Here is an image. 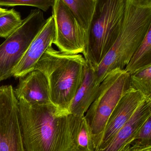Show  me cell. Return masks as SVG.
I'll list each match as a JSON object with an SVG mask.
<instances>
[{"instance_id":"cell-1","label":"cell","mask_w":151,"mask_h":151,"mask_svg":"<svg viewBox=\"0 0 151 151\" xmlns=\"http://www.w3.org/2000/svg\"><path fill=\"white\" fill-rule=\"evenodd\" d=\"M19 101V117L25 151H73L69 114L52 104L31 105Z\"/></svg>"},{"instance_id":"cell-2","label":"cell","mask_w":151,"mask_h":151,"mask_svg":"<svg viewBox=\"0 0 151 151\" xmlns=\"http://www.w3.org/2000/svg\"><path fill=\"white\" fill-rule=\"evenodd\" d=\"M86 61L81 54H70L49 47L35 64L48 83L51 104L60 114L68 115L71 103L81 85Z\"/></svg>"},{"instance_id":"cell-3","label":"cell","mask_w":151,"mask_h":151,"mask_svg":"<svg viewBox=\"0 0 151 151\" xmlns=\"http://www.w3.org/2000/svg\"><path fill=\"white\" fill-rule=\"evenodd\" d=\"M151 27V0H125L121 31L97 69L98 84L112 70L125 69Z\"/></svg>"},{"instance_id":"cell-4","label":"cell","mask_w":151,"mask_h":151,"mask_svg":"<svg viewBox=\"0 0 151 151\" xmlns=\"http://www.w3.org/2000/svg\"><path fill=\"white\" fill-rule=\"evenodd\" d=\"M125 0H95L87 43L82 55L97 69L122 28Z\"/></svg>"},{"instance_id":"cell-5","label":"cell","mask_w":151,"mask_h":151,"mask_svg":"<svg viewBox=\"0 0 151 151\" xmlns=\"http://www.w3.org/2000/svg\"><path fill=\"white\" fill-rule=\"evenodd\" d=\"M130 74L116 68L109 73L100 83L96 98L85 114L93 141L103 132L107 121L127 90L130 88Z\"/></svg>"},{"instance_id":"cell-6","label":"cell","mask_w":151,"mask_h":151,"mask_svg":"<svg viewBox=\"0 0 151 151\" xmlns=\"http://www.w3.org/2000/svg\"><path fill=\"white\" fill-rule=\"evenodd\" d=\"M46 21L42 11L32 10L21 25L0 45V82L13 76L15 67Z\"/></svg>"},{"instance_id":"cell-7","label":"cell","mask_w":151,"mask_h":151,"mask_svg":"<svg viewBox=\"0 0 151 151\" xmlns=\"http://www.w3.org/2000/svg\"><path fill=\"white\" fill-rule=\"evenodd\" d=\"M0 151H25L19 117V101L12 85L0 87Z\"/></svg>"},{"instance_id":"cell-8","label":"cell","mask_w":151,"mask_h":151,"mask_svg":"<svg viewBox=\"0 0 151 151\" xmlns=\"http://www.w3.org/2000/svg\"><path fill=\"white\" fill-rule=\"evenodd\" d=\"M52 8L55 26L53 44L61 52L83 55L87 47V38L74 16L61 0H55Z\"/></svg>"},{"instance_id":"cell-9","label":"cell","mask_w":151,"mask_h":151,"mask_svg":"<svg viewBox=\"0 0 151 151\" xmlns=\"http://www.w3.org/2000/svg\"><path fill=\"white\" fill-rule=\"evenodd\" d=\"M145 99L141 92L132 88L126 91L112 113L103 132L94 140L95 150L103 149L110 142Z\"/></svg>"},{"instance_id":"cell-10","label":"cell","mask_w":151,"mask_h":151,"mask_svg":"<svg viewBox=\"0 0 151 151\" xmlns=\"http://www.w3.org/2000/svg\"><path fill=\"white\" fill-rule=\"evenodd\" d=\"M55 37V26L52 16L46 19L42 28L33 40L13 71L16 78L24 76L34 70L35 64L47 49L52 46Z\"/></svg>"},{"instance_id":"cell-11","label":"cell","mask_w":151,"mask_h":151,"mask_svg":"<svg viewBox=\"0 0 151 151\" xmlns=\"http://www.w3.org/2000/svg\"><path fill=\"white\" fill-rule=\"evenodd\" d=\"M14 92L18 100L23 99L29 104H51L48 80L39 70H34L20 77Z\"/></svg>"},{"instance_id":"cell-12","label":"cell","mask_w":151,"mask_h":151,"mask_svg":"<svg viewBox=\"0 0 151 151\" xmlns=\"http://www.w3.org/2000/svg\"><path fill=\"white\" fill-rule=\"evenodd\" d=\"M151 116V100L145 99L129 120L116 133L111 141L103 149L95 151H121L134 141L135 137L142 125Z\"/></svg>"},{"instance_id":"cell-13","label":"cell","mask_w":151,"mask_h":151,"mask_svg":"<svg viewBox=\"0 0 151 151\" xmlns=\"http://www.w3.org/2000/svg\"><path fill=\"white\" fill-rule=\"evenodd\" d=\"M96 70L91 63L86 61L84 79L71 103L70 114L84 116L96 98L100 85L98 83Z\"/></svg>"},{"instance_id":"cell-14","label":"cell","mask_w":151,"mask_h":151,"mask_svg":"<svg viewBox=\"0 0 151 151\" xmlns=\"http://www.w3.org/2000/svg\"><path fill=\"white\" fill-rule=\"evenodd\" d=\"M69 119L73 151H95L93 135L85 116L69 114Z\"/></svg>"},{"instance_id":"cell-15","label":"cell","mask_w":151,"mask_h":151,"mask_svg":"<svg viewBox=\"0 0 151 151\" xmlns=\"http://www.w3.org/2000/svg\"><path fill=\"white\" fill-rule=\"evenodd\" d=\"M74 16L79 27L88 36L91 19L94 13L95 0H61Z\"/></svg>"},{"instance_id":"cell-16","label":"cell","mask_w":151,"mask_h":151,"mask_svg":"<svg viewBox=\"0 0 151 151\" xmlns=\"http://www.w3.org/2000/svg\"><path fill=\"white\" fill-rule=\"evenodd\" d=\"M151 65V27L124 70L129 74Z\"/></svg>"},{"instance_id":"cell-17","label":"cell","mask_w":151,"mask_h":151,"mask_svg":"<svg viewBox=\"0 0 151 151\" xmlns=\"http://www.w3.org/2000/svg\"><path fill=\"white\" fill-rule=\"evenodd\" d=\"M130 88L141 92L147 100H151V65L130 75Z\"/></svg>"},{"instance_id":"cell-18","label":"cell","mask_w":151,"mask_h":151,"mask_svg":"<svg viewBox=\"0 0 151 151\" xmlns=\"http://www.w3.org/2000/svg\"><path fill=\"white\" fill-rule=\"evenodd\" d=\"M22 21L20 13L14 9L0 16V37L6 39L21 25Z\"/></svg>"},{"instance_id":"cell-19","label":"cell","mask_w":151,"mask_h":151,"mask_svg":"<svg viewBox=\"0 0 151 151\" xmlns=\"http://www.w3.org/2000/svg\"><path fill=\"white\" fill-rule=\"evenodd\" d=\"M55 0H0V7L27 6L47 12L54 4Z\"/></svg>"},{"instance_id":"cell-20","label":"cell","mask_w":151,"mask_h":151,"mask_svg":"<svg viewBox=\"0 0 151 151\" xmlns=\"http://www.w3.org/2000/svg\"><path fill=\"white\" fill-rule=\"evenodd\" d=\"M151 142V116L149 117L139 129L134 140Z\"/></svg>"},{"instance_id":"cell-21","label":"cell","mask_w":151,"mask_h":151,"mask_svg":"<svg viewBox=\"0 0 151 151\" xmlns=\"http://www.w3.org/2000/svg\"><path fill=\"white\" fill-rule=\"evenodd\" d=\"M121 151H151V142L135 140Z\"/></svg>"},{"instance_id":"cell-22","label":"cell","mask_w":151,"mask_h":151,"mask_svg":"<svg viewBox=\"0 0 151 151\" xmlns=\"http://www.w3.org/2000/svg\"><path fill=\"white\" fill-rule=\"evenodd\" d=\"M9 10L7 9H3V8L0 7V16L6 14L9 12Z\"/></svg>"}]
</instances>
